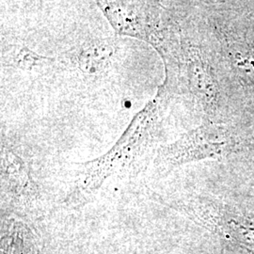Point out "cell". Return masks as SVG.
I'll return each mask as SVG.
<instances>
[{
	"label": "cell",
	"instance_id": "8992f818",
	"mask_svg": "<svg viewBox=\"0 0 254 254\" xmlns=\"http://www.w3.org/2000/svg\"><path fill=\"white\" fill-rule=\"evenodd\" d=\"M116 52L117 40L115 38H101L76 46L68 58L82 74L98 76L109 70Z\"/></svg>",
	"mask_w": 254,
	"mask_h": 254
},
{
	"label": "cell",
	"instance_id": "ba28073f",
	"mask_svg": "<svg viewBox=\"0 0 254 254\" xmlns=\"http://www.w3.org/2000/svg\"><path fill=\"white\" fill-rule=\"evenodd\" d=\"M2 63L25 72H34L57 63L55 58L38 54L27 46L11 45L4 49Z\"/></svg>",
	"mask_w": 254,
	"mask_h": 254
},
{
	"label": "cell",
	"instance_id": "7a4b0ae2",
	"mask_svg": "<svg viewBox=\"0 0 254 254\" xmlns=\"http://www.w3.org/2000/svg\"><path fill=\"white\" fill-rule=\"evenodd\" d=\"M230 246L254 254V217L217 201L196 198L171 205Z\"/></svg>",
	"mask_w": 254,
	"mask_h": 254
},
{
	"label": "cell",
	"instance_id": "52a82bcc",
	"mask_svg": "<svg viewBox=\"0 0 254 254\" xmlns=\"http://www.w3.org/2000/svg\"><path fill=\"white\" fill-rule=\"evenodd\" d=\"M187 72L195 95L206 108L213 107L217 101V85L208 64L200 59L197 51L190 52Z\"/></svg>",
	"mask_w": 254,
	"mask_h": 254
},
{
	"label": "cell",
	"instance_id": "6da1fadb",
	"mask_svg": "<svg viewBox=\"0 0 254 254\" xmlns=\"http://www.w3.org/2000/svg\"><path fill=\"white\" fill-rule=\"evenodd\" d=\"M165 99L161 89L145 108L137 113L125 134L107 154L85 163L77 164L75 179L64 203L76 207L87 202L113 175L132 172L139 167L154 140L155 129Z\"/></svg>",
	"mask_w": 254,
	"mask_h": 254
},
{
	"label": "cell",
	"instance_id": "3957f363",
	"mask_svg": "<svg viewBox=\"0 0 254 254\" xmlns=\"http://www.w3.org/2000/svg\"><path fill=\"white\" fill-rule=\"evenodd\" d=\"M96 3L118 34L142 40L166 56L169 48V28L162 8L158 4L148 1Z\"/></svg>",
	"mask_w": 254,
	"mask_h": 254
},
{
	"label": "cell",
	"instance_id": "277c9868",
	"mask_svg": "<svg viewBox=\"0 0 254 254\" xmlns=\"http://www.w3.org/2000/svg\"><path fill=\"white\" fill-rule=\"evenodd\" d=\"M226 145L224 131L218 127L202 126L185 134L173 144L161 148L154 159L161 171H171L183 164L215 157Z\"/></svg>",
	"mask_w": 254,
	"mask_h": 254
},
{
	"label": "cell",
	"instance_id": "5b68a950",
	"mask_svg": "<svg viewBox=\"0 0 254 254\" xmlns=\"http://www.w3.org/2000/svg\"><path fill=\"white\" fill-rule=\"evenodd\" d=\"M2 193L20 207H31L39 198V190L27 160L2 139L1 141Z\"/></svg>",
	"mask_w": 254,
	"mask_h": 254
}]
</instances>
